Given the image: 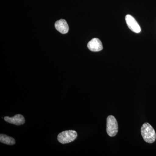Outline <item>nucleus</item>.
<instances>
[{
    "label": "nucleus",
    "mask_w": 156,
    "mask_h": 156,
    "mask_svg": "<svg viewBox=\"0 0 156 156\" xmlns=\"http://www.w3.org/2000/svg\"><path fill=\"white\" fill-rule=\"evenodd\" d=\"M4 119L7 122L10 124H14L16 126H20L23 125L25 123V120L24 117L22 115L17 114L13 117L5 116Z\"/></svg>",
    "instance_id": "6"
},
{
    "label": "nucleus",
    "mask_w": 156,
    "mask_h": 156,
    "mask_svg": "<svg viewBox=\"0 0 156 156\" xmlns=\"http://www.w3.org/2000/svg\"><path fill=\"white\" fill-rule=\"evenodd\" d=\"M55 28L61 34H66L68 32L69 27L67 22L63 19L59 20L55 23Z\"/></svg>",
    "instance_id": "7"
},
{
    "label": "nucleus",
    "mask_w": 156,
    "mask_h": 156,
    "mask_svg": "<svg viewBox=\"0 0 156 156\" xmlns=\"http://www.w3.org/2000/svg\"><path fill=\"white\" fill-rule=\"evenodd\" d=\"M107 132L109 136H114L118 132V124L114 116L109 115L107 119Z\"/></svg>",
    "instance_id": "3"
},
{
    "label": "nucleus",
    "mask_w": 156,
    "mask_h": 156,
    "mask_svg": "<svg viewBox=\"0 0 156 156\" xmlns=\"http://www.w3.org/2000/svg\"><path fill=\"white\" fill-rule=\"evenodd\" d=\"M0 141L5 144L11 145H14L16 142L15 140L13 137L3 134L0 135Z\"/></svg>",
    "instance_id": "8"
},
{
    "label": "nucleus",
    "mask_w": 156,
    "mask_h": 156,
    "mask_svg": "<svg viewBox=\"0 0 156 156\" xmlns=\"http://www.w3.org/2000/svg\"><path fill=\"white\" fill-rule=\"evenodd\" d=\"M88 49L92 52H98L103 49L102 43L98 38L92 39L87 44Z\"/></svg>",
    "instance_id": "5"
},
{
    "label": "nucleus",
    "mask_w": 156,
    "mask_h": 156,
    "mask_svg": "<svg viewBox=\"0 0 156 156\" xmlns=\"http://www.w3.org/2000/svg\"><path fill=\"white\" fill-rule=\"evenodd\" d=\"M77 137V133L74 130H69L62 131L59 133L57 136L58 142L62 144L73 142Z\"/></svg>",
    "instance_id": "2"
},
{
    "label": "nucleus",
    "mask_w": 156,
    "mask_h": 156,
    "mask_svg": "<svg viewBox=\"0 0 156 156\" xmlns=\"http://www.w3.org/2000/svg\"><path fill=\"white\" fill-rule=\"evenodd\" d=\"M141 135L145 142L152 144L155 142L156 139L154 129L148 123H145L141 128Z\"/></svg>",
    "instance_id": "1"
},
{
    "label": "nucleus",
    "mask_w": 156,
    "mask_h": 156,
    "mask_svg": "<svg viewBox=\"0 0 156 156\" xmlns=\"http://www.w3.org/2000/svg\"><path fill=\"white\" fill-rule=\"evenodd\" d=\"M126 20L128 28L132 31L135 33H140V32L141 28L140 26L133 16L128 14L126 16Z\"/></svg>",
    "instance_id": "4"
}]
</instances>
